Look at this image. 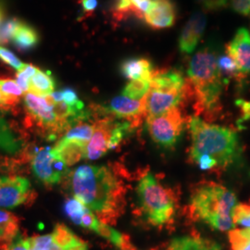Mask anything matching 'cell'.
<instances>
[{
	"instance_id": "26",
	"label": "cell",
	"mask_w": 250,
	"mask_h": 250,
	"mask_svg": "<svg viewBox=\"0 0 250 250\" xmlns=\"http://www.w3.org/2000/svg\"><path fill=\"white\" fill-rule=\"evenodd\" d=\"M229 241L231 250H250V228L231 230Z\"/></svg>"
},
{
	"instance_id": "15",
	"label": "cell",
	"mask_w": 250,
	"mask_h": 250,
	"mask_svg": "<svg viewBox=\"0 0 250 250\" xmlns=\"http://www.w3.org/2000/svg\"><path fill=\"white\" fill-rule=\"evenodd\" d=\"M144 21L155 30L169 28L175 23L176 8L171 0H153Z\"/></svg>"
},
{
	"instance_id": "4",
	"label": "cell",
	"mask_w": 250,
	"mask_h": 250,
	"mask_svg": "<svg viewBox=\"0 0 250 250\" xmlns=\"http://www.w3.org/2000/svg\"><path fill=\"white\" fill-rule=\"evenodd\" d=\"M236 205L237 198L231 190L215 183H206L192 193L189 211L195 220L224 232L235 226L232 213Z\"/></svg>"
},
{
	"instance_id": "23",
	"label": "cell",
	"mask_w": 250,
	"mask_h": 250,
	"mask_svg": "<svg viewBox=\"0 0 250 250\" xmlns=\"http://www.w3.org/2000/svg\"><path fill=\"white\" fill-rule=\"evenodd\" d=\"M55 88L56 81L51 72L38 69V71L30 81L29 92L41 97H47L53 93Z\"/></svg>"
},
{
	"instance_id": "8",
	"label": "cell",
	"mask_w": 250,
	"mask_h": 250,
	"mask_svg": "<svg viewBox=\"0 0 250 250\" xmlns=\"http://www.w3.org/2000/svg\"><path fill=\"white\" fill-rule=\"evenodd\" d=\"M186 119L179 107L159 116L146 117V127L152 140L164 148L173 147L182 136Z\"/></svg>"
},
{
	"instance_id": "38",
	"label": "cell",
	"mask_w": 250,
	"mask_h": 250,
	"mask_svg": "<svg viewBox=\"0 0 250 250\" xmlns=\"http://www.w3.org/2000/svg\"><path fill=\"white\" fill-rule=\"evenodd\" d=\"M14 106L12 105V103L7 99V97L0 91V109L4 110V111H8L9 109H11Z\"/></svg>"
},
{
	"instance_id": "28",
	"label": "cell",
	"mask_w": 250,
	"mask_h": 250,
	"mask_svg": "<svg viewBox=\"0 0 250 250\" xmlns=\"http://www.w3.org/2000/svg\"><path fill=\"white\" fill-rule=\"evenodd\" d=\"M39 68L32 64H26L24 65L17 71L16 73V82L19 84V86L21 88L23 92H29L30 89V81L32 77L36 74V72L38 71Z\"/></svg>"
},
{
	"instance_id": "19",
	"label": "cell",
	"mask_w": 250,
	"mask_h": 250,
	"mask_svg": "<svg viewBox=\"0 0 250 250\" xmlns=\"http://www.w3.org/2000/svg\"><path fill=\"white\" fill-rule=\"evenodd\" d=\"M167 250H222V248L217 242L193 234L172 239Z\"/></svg>"
},
{
	"instance_id": "16",
	"label": "cell",
	"mask_w": 250,
	"mask_h": 250,
	"mask_svg": "<svg viewBox=\"0 0 250 250\" xmlns=\"http://www.w3.org/2000/svg\"><path fill=\"white\" fill-rule=\"evenodd\" d=\"M206 23V16L201 12H196L190 17L179 37V49L181 53L188 55L195 51L204 34Z\"/></svg>"
},
{
	"instance_id": "34",
	"label": "cell",
	"mask_w": 250,
	"mask_h": 250,
	"mask_svg": "<svg viewBox=\"0 0 250 250\" xmlns=\"http://www.w3.org/2000/svg\"><path fill=\"white\" fill-rule=\"evenodd\" d=\"M232 9L243 16L250 15V0H230Z\"/></svg>"
},
{
	"instance_id": "21",
	"label": "cell",
	"mask_w": 250,
	"mask_h": 250,
	"mask_svg": "<svg viewBox=\"0 0 250 250\" xmlns=\"http://www.w3.org/2000/svg\"><path fill=\"white\" fill-rule=\"evenodd\" d=\"M11 41L20 50L27 51L34 48L38 44L39 36L35 28L21 21Z\"/></svg>"
},
{
	"instance_id": "12",
	"label": "cell",
	"mask_w": 250,
	"mask_h": 250,
	"mask_svg": "<svg viewBox=\"0 0 250 250\" xmlns=\"http://www.w3.org/2000/svg\"><path fill=\"white\" fill-rule=\"evenodd\" d=\"M30 181L21 176H0V208H14L33 196Z\"/></svg>"
},
{
	"instance_id": "20",
	"label": "cell",
	"mask_w": 250,
	"mask_h": 250,
	"mask_svg": "<svg viewBox=\"0 0 250 250\" xmlns=\"http://www.w3.org/2000/svg\"><path fill=\"white\" fill-rule=\"evenodd\" d=\"M20 221L9 211L0 209V249L6 250L19 233Z\"/></svg>"
},
{
	"instance_id": "31",
	"label": "cell",
	"mask_w": 250,
	"mask_h": 250,
	"mask_svg": "<svg viewBox=\"0 0 250 250\" xmlns=\"http://www.w3.org/2000/svg\"><path fill=\"white\" fill-rule=\"evenodd\" d=\"M0 61L17 71L24 65V63L21 62L15 54L3 46H0Z\"/></svg>"
},
{
	"instance_id": "36",
	"label": "cell",
	"mask_w": 250,
	"mask_h": 250,
	"mask_svg": "<svg viewBox=\"0 0 250 250\" xmlns=\"http://www.w3.org/2000/svg\"><path fill=\"white\" fill-rule=\"evenodd\" d=\"M196 163L199 166V168L201 170H210L215 166H217V161L214 159H212L211 157H208L207 155L201 156L196 161Z\"/></svg>"
},
{
	"instance_id": "40",
	"label": "cell",
	"mask_w": 250,
	"mask_h": 250,
	"mask_svg": "<svg viewBox=\"0 0 250 250\" xmlns=\"http://www.w3.org/2000/svg\"><path fill=\"white\" fill-rule=\"evenodd\" d=\"M134 250V249H133V248H130V249H127V250Z\"/></svg>"
},
{
	"instance_id": "35",
	"label": "cell",
	"mask_w": 250,
	"mask_h": 250,
	"mask_svg": "<svg viewBox=\"0 0 250 250\" xmlns=\"http://www.w3.org/2000/svg\"><path fill=\"white\" fill-rule=\"evenodd\" d=\"M197 1L203 7V9L209 11L224 9L228 4V0H197Z\"/></svg>"
},
{
	"instance_id": "11",
	"label": "cell",
	"mask_w": 250,
	"mask_h": 250,
	"mask_svg": "<svg viewBox=\"0 0 250 250\" xmlns=\"http://www.w3.org/2000/svg\"><path fill=\"white\" fill-rule=\"evenodd\" d=\"M30 239L32 250H88L86 242L62 224H57L51 233Z\"/></svg>"
},
{
	"instance_id": "32",
	"label": "cell",
	"mask_w": 250,
	"mask_h": 250,
	"mask_svg": "<svg viewBox=\"0 0 250 250\" xmlns=\"http://www.w3.org/2000/svg\"><path fill=\"white\" fill-rule=\"evenodd\" d=\"M61 92H62V101L67 103L68 105H70L72 107L84 109L83 102L81 101L74 90L71 89V88H65V89L61 90Z\"/></svg>"
},
{
	"instance_id": "1",
	"label": "cell",
	"mask_w": 250,
	"mask_h": 250,
	"mask_svg": "<svg viewBox=\"0 0 250 250\" xmlns=\"http://www.w3.org/2000/svg\"><path fill=\"white\" fill-rule=\"evenodd\" d=\"M71 188L74 197L103 224H115L124 212L126 188L116 172L107 166L77 167L72 172Z\"/></svg>"
},
{
	"instance_id": "5",
	"label": "cell",
	"mask_w": 250,
	"mask_h": 250,
	"mask_svg": "<svg viewBox=\"0 0 250 250\" xmlns=\"http://www.w3.org/2000/svg\"><path fill=\"white\" fill-rule=\"evenodd\" d=\"M190 96V83L182 72L174 69L155 70L146 96V117L159 116L179 107Z\"/></svg>"
},
{
	"instance_id": "6",
	"label": "cell",
	"mask_w": 250,
	"mask_h": 250,
	"mask_svg": "<svg viewBox=\"0 0 250 250\" xmlns=\"http://www.w3.org/2000/svg\"><path fill=\"white\" fill-rule=\"evenodd\" d=\"M136 192L140 208L149 224L161 226L170 223L176 210L175 197L170 189L164 188L147 172L139 180Z\"/></svg>"
},
{
	"instance_id": "2",
	"label": "cell",
	"mask_w": 250,
	"mask_h": 250,
	"mask_svg": "<svg viewBox=\"0 0 250 250\" xmlns=\"http://www.w3.org/2000/svg\"><path fill=\"white\" fill-rule=\"evenodd\" d=\"M217 60L214 50L205 47L195 54L188 64V79L195 98V108L197 114L209 121L222 110L224 79L219 71Z\"/></svg>"
},
{
	"instance_id": "29",
	"label": "cell",
	"mask_w": 250,
	"mask_h": 250,
	"mask_svg": "<svg viewBox=\"0 0 250 250\" xmlns=\"http://www.w3.org/2000/svg\"><path fill=\"white\" fill-rule=\"evenodd\" d=\"M232 216L234 224L250 228V205L237 204L232 210Z\"/></svg>"
},
{
	"instance_id": "37",
	"label": "cell",
	"mask_w": 250,
	"mask_h": 250,
	"mask_svg": "<svg viewBox=\"0 0 250 250\" xmlns=\"http://www.w3.org/2000/svg\"><path fill=\"white\" fill-rule=\"evenodd\" d=\"M81 6L83 13L86 16H89L94 13V11L98 8V0H80Z\"/></svg>"
},
{
	"instance_id": "33",
	"label": "cell",
	"mask_w": 250,
	"mask_h": 250,
	"mask_svg": "<svg viewBox=\"0 0 250 250\" xmlns=\"http://www.w3.org/2000/svg\"><path fill=\"white\" fill-rule=\"evenodd\" d=\"M6 250H32L31 239L19 233Z\"/></svg>"
},
{
	"instance_id": "24",
	"label": "cell",
	"mask_w": 250,
	"mask_h": 250,
	"mask_svg": "<svg viewBox=\"0 0 250 250\" xmlns=\"http://www.w3.org/2000/svg\"><path fill=\"white\" fill-rule=\"evenodd\" d=\"M0 91L7 97V99L15 107L17 106L21 99L23 97V91L19 86L16 81L9 78L0 77Z\"/></svg>"
},
{
	"instance_id": "9",
	"label": "cell",
	"mask_w": 250,
	"mask_h": 250,
	"mask_svg": "<svg viewBox=\"0 0 250 250\" xmlns=\"http://www.w3.org/2000/svg\"><path fill=\"white\" fill-rule=\"evenodd\" d=\"M23 104L27 115L39 128L48 134L49 139H55L58 134L64 132L51 103L45 97L27 92L23 96Z\"/></svg>"
},
{
	"instance_id": "39",
	"label": "cell",
	"mask_w": 250,
	"mask_h": 250,
	"mask_svg": "<svg viewBox=\"0 0 250 250\" xmlns=\"http://www.w3.org/2000/svg\"><path fill=\"white\" fill-rule=\"evenodd\" d=\"M3 19H4V9H3V7H2V5L0 4V23L2 22Z\"/></svg>"
},
{
	"instance_id": "18",
	"label": "cell",
	"mask_w": 250,
	"mask_h": 250,
	"mask_svg": "<svg viewBox=\"0 0 250 250\" xmlns=\"http://www.w3.org/2000/svg\"><path fill=\"white\" fill-rule=\"evenodd\" d=\"M154 71L150 61L144 58L128 59L120 65L122 75L130 81H150Z\"/></svg>"
},
{
	"instance_id": "27",
	"label": "cell",
	"mask_w": 250,
	"mask_h": 250,
	"mask_svg": "<svg viewBox=\"0 0 250 250\" xmlns=\"http://www.w3.org/2000/svg\"><path fill=\"white\" fill-rule=\"evenodd\" d=\"M218 63V68L219 71L221 72L222 76L224 77H235L236 79L240 80L239 72L235 62L230 58L227 54H224L223 56H220L217 60Z\"/></svg>"
},
{
	"instance_id": "3",
	"label": "cell",
	"mask_w": 250,
	"mask_h": 250,
	"mask_svg": "<svg viewBox=\"0 0 250 250\" xmlns=\"http://www.w3.org/2000/svg\"><path fill=\"white\" fill-rule=\"evenodd\" d=\"M188 128L192 139L190 158L194 162L207 155L214 159L218 166L225 168L239 157L238 136L232 129L207 123L197 116L190 117Z\"/></svg>"
},
{
	"instance_id": "17",
	"label": "cell",
	"mask_w": 250,
	"mask_h": 250,
	"mask_svg": "<svg viewBox=\"0 0 250 250\" xmlns=\"http://www.w3.org/2000/svg\"><path fill=\"white\" fill-rule=\"evenodd\" d=\"M152 0H116L112 9V16L118 21L130 17L144 20Z\"/></svg>"
},
{
	"instance_id": "14",
	"label": "cell",
	"mask_w": 250,
	"mask_h": 250,
	"mask_svg": "<svg viewBox=\"0 0 250 250\" xmlns=\"http://www.w3.org/2000/svg\"><path fill=\"white\" fill-rule=\"evenodd\" d=\"M227 54L235 62L240 79L250 74V32L239 28L232 40L225 46Z\"/></svg>"
},
{
	"instance_id": "7",
	"label": "cell",
	"mask_w": 250,
	"mask_h": 250,
	"mask_svg": "<svg viewBox=\"0 0 250 250\" xmlns=\"http://www.w3.org/2000/svg\"><path fill=\"white\" fill-rule=\"evenodd\" d=\"M134 127L130 122L113 117L98 120L94 124V133L86 146L85 159L96 161L107 151L116 148Z\"/></svg>"
},
{
	"instance_id": "10",
	"label": "cell",
	"mask_w": 250,
	"mask_h": 250,
	"mask_svg": "<svg viewBox=\"0 0 250 250\" xmlns=\"http://www.w3.org/2000/svg\"><path fill=\"white\" fill-rule=\"evenodd\" d=\"M68 167L54 154L52 147L37 150L32 159V170L35 176L47 187L61 183L69 171Z\"/></svg>"
},
{
	"instance_id": "13",
	"label": "cell",
	"mask_w": 250,
	"mask_h": 250,
	"mask_svg": "<svg viewBox=\"0 0 250 250\" xmlns=\"http://www.w3.org/2000/svg\"><path fill=\"white\" fill-rule=\"evenodd\" d=\"M101 110L105 114L130 122L134 126H137L144 117H146V97L137 100L121 95L111 99L107 106L102 107Z\"/></svg>"
},
{
	"instance_id": "22",
	"label": "cell",
	"mask_w": 250,
	"mask_h": 250,
	"mask_svg": "<svg viewBox=\"0 0 250 250\" xmlns=\"http://www.w3.org/2000/svg\"><path fill=\"white\" fill-rule=\"evenodd\" d=\"M22 146L21 139L12 131L8 122L0 116V150L15 155L21 150Z\"/></svg>"
},
{
	"instance_id": "25",
	"label": "cell",
	"mask_w": 250,
	"mask_h": 250,
	"mask_svg": "<svg viewBox=\"0 0 250 250\" xmlns=\"http://www.w3.org/2000/svg\"><path fill=\"white\" fill-rule=\"evenodd\" d=\"M150 88V81H130L122 92V95L132 99H142Z\"/></svg>"
},
{
	"instance_id": "30",
	"label": "cell",
	"mask_w": 250,
	"mask_h": 250,
	"mask_svg": "<svg viewBox=\"0 0 250 250\" xmlns=\"http://www.w3.org/2000/svg\"><path fill=\"white\" fill-rule=\"evenodd\" d=\"M21 20L9 19L0 25V44H8L11 41L15 30L17 29Z\"/></svg>"
}]
</instances>
